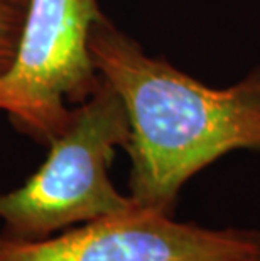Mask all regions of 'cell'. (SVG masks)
<instances>
[{
	"mask_svg": "<svg viewBox=\"0 0 260 261\" xmlns=\"http://www.w3.org/2000/svg\"><path fill=\"white\" fill-rule=\"evenodd\" d=\"M88 47L129 118V196L139 207L174 214L182 186L200 170L233 150L260 153V68L215 90L147 56L105 15Z\"/></svg>",
	"mask_w": 260,
	"mask_h": 261,
	"instance_id": "1",
	"label": "cell"
},
{
	"mask_svg": "<svg viewBox=\"0 0 260 261\" xmlns=\"http://www.w3.org/2000/svg\"><path fill=\"white\" fill-rule=\"evenodd\" d=\"M103 17L97 0H29L15 61L0 76V110L20 133L49 145L71 108L100 81L88 39Z\"/></svg>",
	"mask_w": 260,
	"mask_h": 261,
	"instance_id": "3",
	"label": "cell"
},
{
	"mask_svg": "<svg viewBox=\"0 0 260 261\" xmlns=\"http://www.w3.org/2000/svg\"><path fill=\"white\" fill-rule=\"evenodd\" d=\"M129 132L120 96L100 77L95 91L71 108L41 167L24 186L0 194L2 234L39 240L139 207L110 179L115 152L125 148Z\"/></svg>",
	"mask_w": 260,
	"mask_h": 261,
	"instance_id": "2",
	"label": "cell"
},
{
	"mask_svg": "<svg viewBox=\"0 0 260 261\" xmlns=\"http://www.w3.org/2000/svg\"><path fill=\"white\" fill-rule=\"evenodd\" d=\"M29 0H0V76L12 68L17 56Z\"/></svg>",
	"mask_w": 260,
	"mask_h": 261,
	"instance_id": "5",
	"label": "cell"
},
{
	"mask_svg": "<svg viewBox=\"0 0 260 261\" xmlns=\"http://www.w3.org/2000/svg\"><path fill=\"white\" fill-rule=\"evenodd\" d=\"M0 261H260V231L211 229L134 207L39 240L0 232Z\"/></svg>",
	"mask_w": 260,
	"mask_h": 261,
	"instance_id": "4",
	"label": "cell"
}]
</instances>
